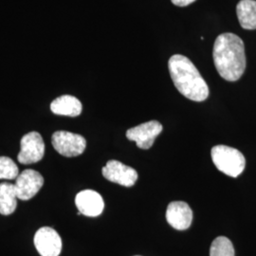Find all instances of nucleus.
Here are the masks:
<instances>
[{"mask_svg":"<svg viewBox=\"0 0 256 256\" xmlns=\"http://www.w3.org/2000/svg\"><path fill=\"white\" fill-rule=\"evenodd\" d=\"M16 190L18 198L21 200L32 198L44 185V178L39 172L27 169L16 178Z\"/></svg>","mask_w":256,"mask_h":256,"instance_id":"0eeeda50","label":"nucleus"},{"mask_svg":"<svg viewBox=\"0 0 256 256\" xmlns=\"http://www.w3.org/2000/svg\"><path fill=\"white\" fill-rule=\"evenodd\" d=\"M75 204L81 214L90 218L100 216L104 208L101 194L93 190H84L77 194Z\"/></svg>","mask_w":256,"mask_h":256,"instance_id":"9d476101","label":"nucleus"},{"mask_svg":"<svg viewBox=\"0 0 256 256\" xmlns=\"http://www.w3.org/2000/svg\"><path fill=\"white\" fill-rule=\"evenodd\" d=\"M52 142L60 155L72 158L84 153L86 147V138L68 131H57L52 135Z\"/></svg>","mask_w":256,"mask_h":256,"instance_id":"20e7f679","label":"nucleus"},{"mask_svg":"<svg viewBox=\"0 0 256 256\" xmlns=\"http://www.w3.org/2000/svg\"><path fill=\"white\" fill-rule=\"evenodd\" d=\"M18 194L14 184L3 182L0 184V214L10 216L16 210Z\"/></svg>","mask_w":256,"mask_h":256,"instance_id":"4468645a","label":"nucleus"},{"mask_svg":"<svg viewBox=\"0 0 256 256\" xmlns=\"http://www.w3.org/2000/svg\"><path fill=\"white\" fill-rule=\"evenodd\" d=\"M18 173V167L12 158L0 156V180H14Z\"/></svg>","mask_w":256,"mask_h":256,"instance_id":"dca6fc26","label":"nucleus"},{"mask_svg":"<svg viewBox=\"0 0 256 256\" xmlns=\"http://www.w3.org/2000/svg\"><path fill=\"white\" fill-rule=\"evenodd\" d=\"M210 155L216 167L220 172L229 176L238 178L245 169V156L236 148L227 146H216L212 148Z\"/></svg>","mask_w":256,"mask_h":256,"instance_id":"7ed1b4c3","label":"nucleus"},{"mask_svg":"<svg viewBox=\"0 0 256 256\" xmlns=\"http://www.w3.org/2000/svg\"><path fill=\"white\" fill-rule=\"evenodd\" d=\"M236 14L241 27L256 30V0H241L236 6Z\"/></svg>","mask_w":256,"mask_h":256,"instance_id":"ddd939ff","label":"nucleus"},{"mask_svg":"<svg viewBox=\"0 0 256 256\" xmlns=\"http://www.w3.org/2000/svg\"><path fill=\"white\" fill-rule=\"evenodd\" d=\"M34 246L41 256H59L62 250V239L54 229L43 227L34 236Z\"/></svg>","mask_w":256,"mask_h":256,"instance_id":"1a4fd4ad","label":"nucleus"},{"mask_svg":"<svg viewBox=\"0 0 256 256\" xmlns=\"http://www.w3.org/2000/svg\"><path fill=\"white\" fill-rule=\"evenodd\" d=\"M169 72L176 90L189 100L205 101L209 88L200 72L186 56L174 54L168 62Z\"/></svg>","mask_w":256,"mask_h":256,"instance_id":"f03ea898","label":"nucleus"},{"mask_svg":"<svg viewBox=\"0 0 256 256\" xmlns=\"http://www.w3.org/2000/svg\"><path fill=\"white\" fill-rule=\"evenodd\" d=\"M171 1L176 6L186 7V6L190 5V4H192V2H194L196 0H171Z\"/></svg>","mask_w":256,"mask_h":256,"instance_id":"f3484780","label":"nucleus"},{"mask_svg":"<svg viewBox=\"0 0 256 256\" xmlns=\"http://www.w3.org/2000/svg\"><path fill=\"white\" fill-rule=\"evenodd\" d=\"M102 173L108 180L111 182L118 183L124 187L133 186L138 178L135 169L115 160H110L102 168Z\"/></svg>","mask_w":256,"mask_h":256,"instance_id":"6e6552de","label":"nucleus"},{"mask_svg":"<svg viewBox=\"0 0 256 256\" xmlns=\"http://www.w3.org/2000/svg\"><path fill=\"white\" fill-rule=\"evenodd\" d=\"M210 256H234V248L232 241L225 236L216 238L210 245Z\"/></svg>","mask_w":256,"mask_h":256,"instance_id":"2eb2a0df","label":"nucleus"},{"mask_svg":"<svg viewBox=\"0 0 256 256\" xmlns=\"http://www.w3.org/2000/svg\"><path fill=\"white\" fill-rule=\"evenodd\" d=\"M20 148L18 160L22 164H32L38 162L45 155V144L43 138L36 131L30 132L22 137Z\"/></svg>","mask_w":256,"mask_h":256,"instance_id":"39448f33","label":"nucleus"},{"mask_svg":"<svg viewBox=\"0 0 256 256\" xmlns=\"http://www.w3.org/2000/svg\"><path fill=\"white\" fill-rule=\"evenodd\" d=\"M162 131V126L158 120H150L126 131V138L136 142L140 149H149L155 142L156 138Z\"/></svg>","mask_w":256,"mask_h":256,"instance_id":"423d86ee","label":"nucleus"},{"mask_svg":"<svg viewBox=\"0 0 256 256\" xmlns=\"http://www.w3.org/2000/svg\"><path fill=\"white\" fill-rule=\"evenodd\" d=\"M50 110L56 115L77 117L82 113V102L72 95H63L50 104Z\"/></svg>","mask_w":256,"mask_h":256,"instance_id":"f8f14e48","label":"nucleus"},{"mask_svg":"<svg viewBox=\"0 0 256 256\" xmlns=\"http://www.w3.org/2000/svg\"><path fill=\"white\" fill-rule=\"evenodd\" d=\"M212 57L218 72L226 81L236 82L245 72V45L236 34H220L214 42Z\"/></svg>","mask_w":256,"mask_h":256,"instance_id":"f257e3e1","label":"nucleus"},{"mask_svg":"<svg viewBox=\"0 0 256 256\" xmlns=\"http://www.w3.org/2000/svg\"><path fill=\"white\" fill-rule=\"evenodd\" d=\"M166 220L174 229L178 230H187L192 224V209L186 202H171L167 207Z\"/></svg>","mask_w":256,"mask_h":256,"instance_id":"9b49d317","label":"nucleus"}]
</instances>
